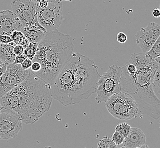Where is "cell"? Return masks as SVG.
Instances as JSON below:
<instances>
[{"instance_id": "22", "label": "cell", "mask_w": 160, "mask_h": 148, "mask_svg": "<svg viewBox=\"0 0 160 148\" xmlns=\"http://www.w3.org/2000/svg\"><path fill=\"white\" fill-rule=\"evenodd\" d=\"M111 139H112V141L114 142V143L118 147L120 145H121L123 144V142L124 141L125 138L119 132L115 131V132L113 133V134L112 135Z\"/></svg>"}, {"instance_id": "30", "label": "cell", "mask_w": 160, "mask_h": 148, "mask_svg": "<svg viewBox=\"0 0 160 148\" xmlns=\"http://www.w3.org/2000/svg\"><path fill=\"white\" fill-rule=\"evenodd\" d=\"M29 43H30V42L25 37V38L23 39L22 42H21V45L24 48H26L29 45Z\"/></svg>"}, {"instance_id": "13", "label": "cell", "mask_w": 160, "mask_h": 148, "mask_svg": "<svg viewBox=\"0 0 160 148\" xmlns=\"http://www.w3.org/2000/svg\"><path fill=\"white\" fill-rule=\"evenodd\" d=\"M122 148H148L146 145V137L144 132L138 128H132L129 135L125 137Z\"/></svg>"}, {"instance_id": "10", "label": "cell", "mask_w": 160, "mask_h": 148, "mask_svg": "<svg viewBox=\"0 0 160 148\" xmlns=\"http://www.w3.org/2000/svg\"><path fill=\"white\" fill-rule=\"evenodd\" d=\"M22 122L17 114L10 112L0 113V140L15 138L22 129Z\"/></svg>"}, {"instance_id": "35", "label": "cell", "mask_w": 160, "mask_h": 148, "mask_svg": "<svg viewBox=\"0 0 160 148\" xmlns=\"http://www.w3.org/2000/svg\"><path fill=\"white\" fill-rule=\"evenodd\" d=\"M62 1H70V2H72V0H61Z\"/></svg>"}, {"instance_id": "37", "label": "cell", "mask_w": 160, "mask_h": 148, "mask_svg": "<svg viewBox=\"0 0 160 148\" xmlns=\"http://www.w3.org/2000/svg\"><path fill=\"white\" fill-rule=\"evenodd\" d=\"M159 9H160V6H159Z\"/></svg>"}, {"instance_id": "29", "label": "cell", "mask_w": 160, "mask_h": 148, "mask_svg": "<svg viewBox=\"0 0 160 148\" xmlns=\"http://www.w3.org/2000/svg\"><path fill=\"white\" fill-rule=\"evenodd\" d=\"M153 16L154 18H160V10L159 8H155L152 12Z\"/></svg>"}, {"instance_id": "27", "label": "cell", "mask_w": 160, "mask_h": 148, "mask_svg": "<svg viewBox=\"0 0 160 148\" xmlns=\"http://www.w3.org/2000/svg\"><path fill=\"white\" fill-rule=\"evenodd\" d=\"M41 65L38 62L32 61V65L30 67V70L32 72L34 73L37 72L41 70Z\"/></svg>"}, {"instance_id": "19", "label": "cell", "mask_w": 160, "mask_h": 148, "mask_svg": "<svg viewBox=\"0 0 160 148\" xmlns=\"http://www.w3.org/2000/svg\"><path fill=\"white\" fill-rule=\"evenodd\" d=\"M118 146L112 141V139L107 136H104L98 144V148H116Z\"/></svg>"}, {"instance_id": "26", "label": "cell", "mask_w": 160, "mask_h": 148, "mask_svg": "<svg viewBox=\"0 0 160 148\" xmlns=\"http://www.w3.org/2000/svg\"><path fill=\"white\" fill-rule=\"evenodd\" d=\"M27 58H28L27 56L24 53L16 55L14 63H15V64H20L21 65L23 62Z\"/></svg>"}, {"instance_id": "16", "label": "cell", "mask_w": 160, "mask_h": 148, "mask_svg": "<svg viewBox=\"0 0 160 148\" xmlns=\"http://www.w3.org/2000/svg\"><path fill=\"white\" fill-rule=\"evenodd\" d=\"M149 57L155 59L157 57H160V36L157 38L156 41L151 47L150 50L145 53Z\"/></svg>"}, {"instance_id": "1", "label": "cell", "mask_w": 160, "mask_h": 148, "mask_svg": "<svg viewBox=\"0 0 160 148\" xmlns=\"http://www.w3.org/2000/svg\"><path fill=\"white\" fill-rule=\"evenodd\" d=\"M100 76L92 60L79 52L72 53L51 84L52 98L64 106L87 100L95 92Z\"/></svg>"}, {"instance_id": "32", "label": "cell", "mask_w": 160, "mask_h": 148, "mask_svg": "<svg viewBox=\"0 0 160 148\" xmlns=\"http://www.w3.org/2000/svg\"><path fill=\"white\" fill-rule=\"evenodd\" d=\"M30 1L34 2V3L36 1V0H30ZM47 1H48V2H54V3H61V2H62V1L61 0H47Z\"/></svg>"}, {"instance_id": "12", "label": "cell", "mask_w": 160, "mask_h": 148, "mask_svg": "<svg viewBox=\"0 0 160 148\" xmlns=\"http://www.w3.org/2000/svg\"><path fill=\"white\" fill-rule=\"evenodd\" d=\"M23 28L22 22L12 11L0 12V34L10 36L16 30L22 32Z\"/></svg>"}, {"instance_id": "3", "label": "cell", "mask_w": 160, "mask_h": 148, "mask_svg": "<svg viewBox=\"0 0 160 148\" xmlns=\"http://www.w3.org/2000/svg\"><path fill=\"white\" fill-rule=\"evenodd\" d=\"M51 84L31 71L25 81L0 97L1 112L14 113L22 123L32 124L51 107Z\"/></svg>"}, {"instance_id": "8", "label": "cell", "mask_w": 160, "mask_h": 148, "mask_svg": "<svg viewBox=\"0 0 160 148\" xmlns=\"http://www.w3.org/2000/svg\"><path fill=\"white\" fill-rule=\"evenodd\" d=\"M30 72V68L22 70L20 64L7 65L6 71L0 77V97L25 81Z\"/></svg>"}, {"instance_id": "23", "label": "cell", "mask_w": 160, "mask_h": 148, "mask_svg": "<svg viewBox=\"0 0 160 148\" xmlns=\"http://www.w3.org/2000/svg\"><path fill=\"white\" fill-rule=\"evenodd\" d=\"M32 61L29 58H27L21 64V68L22 70H27L30 68L31 66L32 65Z\"/></svg>"}, {"instance_id": "18", "label": "cell", "mask_w": 160, "mask_h": 148, "mask_svg": "<svg viewBox=\"0 0 160 148\" xmlns=\"http://www.w3.org/2000/svg\"><path fill=\"white\" fill-rule=\"evenodd\" d=\"M38 45V43L30 42L29 45L24 49L23 53L27 56L28 58L31 59L32 61L34 59L35 54H36Z\"/></svg>"}, {"instance_id": "24", "label": "cell", "mask_w": 160, "mask_h": 148, "mask_svg": "<svg viewBox=\"0 0 160 148\" xmlns=\"http://www.w3.org/2000/svg\"><path fill=\"white\" fill-rule=\"evenodd\" d=\"M127 39H128L127 36L124 32H118L117 35V41L118 43H120L121 44H123L125 43L127 41Z\"/></svg>"}, {"instance_id": "11", "label": "cell", "mask_w": 160, "mask_h": 148, "mask_svg": "<svg viewBox=\"0 0 160 148\" xmlns=\"http://www.w3.org/2000/svg\"><path fill=\"white\" fill-rule=\"evenodd\" d=\"M160 36V25L156 22L149 23L147 26L141 29L136 34V41L141 51L146 53Z\"/></svg>"}, {"instance_id": "36", "label": "cell", "mask_w": 160, "mask_h": 148, "mask_svg": "<svg viewBox=\"0 0 160 148\" xmlns=\"http://www.w3.org/2000/svg\"><path fill=\"white\" fill-rule=\"evenodd\" d=\"M1 109H2V106H1V101H0V113H1Z\"/></svg>"}, {"instance_id": "33", "label": "cell", "mask_w": 160, "mask_h": 148, "mask_svg": "<svg viewBox=\"0 0 160 148\" xmlns=\"http://www.w3.org/2000/svg\"><path fill=\"white\" fill-rule=\"evenodd\" d=\"M4 65H5V64L1 60H0V68L2 67Z\"/></svg>"}, {"instance_id": "5", "label": "cell", "mask_w": 160, "mask_h": 148, "mask_svg": "<svg viewBox=\"0 0 160 148\" xmlns=\"http://www.w3.org/2000/svg\"><path fill=\"white\" fill-rule=\"evenodd\" d=\"M105 103L108 112L116 119L129 120L136 117L139 113L134 99L125 92L114 93Z\"/></svg>"}, {"instance_id": "4", "label": "cell", "mask_w": 160, "mask_h": 148, "mask_svg": "<svg viewBox=\"0 0 160 148\" xmlns=\"http://www.w3.org/2000/svg\"><path fill=\"white\" fill-rule=\"evenodd\" d=\"M71 37L58 30L48 31L38 43L32 61L38 62L41 70L34 74L51 84L73 53Z\"/></svg>"}, {"instance_id": "15", "label": "cell", "mask_w": 160, "mask_h": 148, "mask_svg": "<svg viewBox=\"0 0 160 148\" xmlns=\"http://www.w3.org/2000/svg\"><path fill=\"white\" fill-rule=\"evenodd\" d=\"M16 45L13 42L8 44H0V60L5 65L14 62L16 55L14 54L13 49Z\"/></svg>"}, {"instance_id": "25", "label": "cell", "mask_w": 160, "mask_h": 148, "mask_svg": "<svg viewBox=\"0 0 160 148\" xmlns=\"http://www.w3.org/2000/svg\"><path fill=\"white\" fill-rule=\"evenodd\" d=\"M13 42L12 39L10 36L5 34H0V43L2 44H8L10 42Z\"/></svg>"}, {"instance_id": "31", "label": "cell", "mask_w": 160, "mask_h": 148, "mask_svg": "<svg viewBox=\"0 0 160 148\" xmlns=\"http://www.w3.org/2000/svg\"><path fill=\"white\" fill-rule=\"evenodd\" d=\"M7 70V65H4L3 67L0 68V77L2 75V74L5 72Z\"/></svg>"}, {"instance_id": "34", "label": "cell", "mask_w": 160, "mask_h": 148, "mask_svg": "<svg viewBox=\"0 0 160 148\" xmlns=\"http://www.w3.org/2000/svg\"><path fill=\"white\" fill-rule=\"evenodd\" d=\"M155 61L160 65V57H157V58H156Z\"/></svg>"}, {"instance_id": "14", "label": "cell", "mask_w": 160, "mask_h": 148, "mask_svg": "<svg viewBox=\"0 0 160 148\" xmlns=\"http://www.w3.org/2000/svg\"><path fill=\"white\" fill-rule=\"evenodd\" d=\"M47 31L43 27L35 26H24L22 32L29 42L39 43L45 36Z\"/></svg>"}, {"instance_id": "20", "label": "cell", "mask_w": 160, "mask_h": 148, "mask_svg": "<svg viewBox=\"0 0 160 148\" xmlns=\"http://www.w3.org/2000/svg\"><path fill=\"white\" fill-rule=\"evenodd\" d=\"M131 126L129 125L126 122H123L119 124L118 126H116L115 128V131L119 132L120 134L124 136V137L125 138L127 137L129 133L131 131Z\"/></svg>"}, {"instance_id": "2", "label": "cell", "mask_w": 160, "mask_h": 148, "mask_svg": "<svg viewBox=\"0 0 160 148\" xmlns=\"http://www.w3.org/2000/svg\"><path fill=\"white\" fill-rule=\"evenodd\" d=\"M160 64L144 52L132 54L122 67L121 91L131 95L138 104V115L160 118V100L154 93L153 81Z\"/></svg>"}, {"instance_id": "38", "label": "cell", "mask_w": 160, "mask_h": 148, "mask_svg": "<svg viewBox=\"0 0 160 148\" xmlns=\"http://www.w3.org/2000/svg\"><path fill=\"white\" fill-rule=\"evenodd\" d=\"M0 44H1V43H0Z\"/></svg>"}, {"instance_id": "17", "label": "cell", "mask_w": 160, "mask_h": 148, "mask_svg": "<svg viewBox=\"0 0 160 148\" xmlns=\"http://www.w3.org/2000/svg\"><path fill=\"white\" fill-rule=\"evenodd\" d=\"M153 89L154 93L160 100V65L154 75L153 81Z\"/></svg>"}, {"instance_id": "9", "label": "cell", "mask_w": 160, "mask_h": 148, "mask_svg": "<svg viewBox=\"0 0 160 148\" xmlns=\"http://www.w3.org/2000/svg\"><path fill=\"white\" fill-rule=\"evenodd\" d=\"M12 12L22 22L23 27L35 26L43 27L39 23L35 4L30 0H12Z\"/></svg>"}, {"instance_id": "6", "label": "cell", "mask_w": 160, "mask_h": 148, "mask_svg": "<svg viewBox=\"0 0 160 148\" xmlns=\"http://www.w3.org/2000/svg\"><path fill=\"white\" fill-rule=\"evenodd\" d=\"M122 69V67L112 65L100 76L95 91L97 93L95 99L98 104L106 102L112 95L121 91L120 81Z\"/></svg>"}, {"instance_id": "28", "label": "cell", "mask_w": 160, "mask_h": 148, "mask_svg": "<svg viewBox=\"0 0 160 148\" xmlns=\"http://www.w3.org/2000/svg\"><path fill=\"white\" fill-rule=\"evenodd\" d=\"M24 49L25 48L23 47L21 45H16L14 46L13 51L16 55H19V54L23 53Z\"/></svg>"}, {"instance_id": "21", "label": "cell", "mask_w": 160, "mask_h": 148, "mask_svg": "<svg viewBox=\"0 0 160 148\" xmlns=\"http://www.w3.org/2000/svg\"><path fill=\"white\" fill-rule=\"evenodd\" d=\"M10 36L16 45H21L23 39L25 38V36L22 32L17 30L13 32Z\"/></svg>"}, {"instance_id": "7", "label": "cell", "mask_w": 160, "mask_h": 148, "mask_svg": "<svg viewBox=\"0 0 160 148\" xmlns=\"http://www.w3.org/2000/svg\"><path fill=\"white\" fill-rule=\"evenodd\" d=\"M39 23L47 31L58 29L63 22L62 2H48L44 8L36 9Z\"/></svg>"}]
</instances>
